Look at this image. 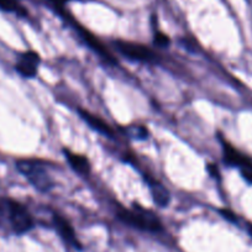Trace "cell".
<instances>
[{"label": "cell", "instance_id": "cell-9", "mask_svg": "<svg viewBox=\"0 0 252 252\" xmlns=\"http://www.w3.org/2000/svg\"><path fill=\"white\" fill-rule=\"evenodd\" d=\"M64 155H66V159L68 161V163L77 173L82 174V176H88L91 173V162L86 156L74 154L69 150H64Z\"/></svg>", "mask_w": 252, "mask_h": 252}, {"label": "cell", "instance_id": "cell-6", "mask_svg": "<svg viewBox=\"0 0 252 252\" xmlns=\"http://www.w3.org/2000/svg\"><path fill=\"white\" fill-rule=\"evenodd\" d=\"M41 62L40 55L35 51H26L18 58L15 68L24 78H33L37 73L38 64Z\"/></svg>", "mask_w": 252, "mask_h": 252}, {"label": "cell", "instance_id": "cell-11", "mask_svg": "<svg viewBox=\"0 0 252 252\" xmlns=\"http://www.w3.org/2000/svg\"><path fill=\"white\" fill-rule=\"evenodd\" d=\"M0 10L9 11V13L25 14L23 6L19 4V0H0Z\"/></svg>", "mask_w": 252, "mask_h": 252}, {"label": "cell", "instance_id": "cell-1", "mask_svg": "<svg viewBox=\"0 0 252 252\" xmlns=\"http://www.w3.org/2000/svg\"><path fill=\"white\" fill-rule=\"evenodd\" d=\"M116 217L127 226L135 227V229L142 230V231L159 232L163 230V225H162L159 218L154 212L145 209L139 204H134L131 209L119 208L116 212Z\"/></svg>", "mask_w": 252, "mask_h": 252}, {"label": "cell", "instance_id": "cell-7", "mask_svg": "<svg viewBox=\"0 0 252 252\" xmlns=\"http://www.w3.org/2000/svg\"><path fill=\"white\" fill-rule=\"evenodd\" d=\"M53 225H55L60 236L62 237V240L67 245L74 247V249H82V245L78 241V239H77V235L74 232L73 227L71 226V224L64 218H62L61 215H53Z\"/></svg>", "mask_w": 252, "mask_h": 252}, {"label": "cell", "instance_id": "cell-12", "mask_svg": "<svg viewBox=\"0 0 252 252\" xmlns=\"http://www.w3.org/2000/svg\"><path fill=\"white\" fill-rule=\"evenodd\" d=\"M127 135L135 140H145L149 137V131L142 125H131L126 130Z\"/></svg>", "mask_w": 252, "mask_h": 252}, {"label": "cell", "instance_id": "cell-4", "mask_svg": "<svg viewBox=\"0 0 252 252\" xmlns=\"http://www.w3.org/2000/svg\"><path fill=\"white\" fill-rule=\"evenodd\" d=\"M222 147V156L224 162L230 167H235L240 171L242 178L247 183L252 184V158L240 152L236 147L226 141L224 137H220Z\"/></svg>", "mask_w": 252, "mask_h": 252}, {"label": "cell", "instance_id": "cell-16", "mask_svg": "<svg viewBox=\"0 0 252 252\" xmlns=\"http://www.w3.org/2000/svg\"><path fill=\"white\" fill-rule=\"evenodd\" d=\"M249 231H250V234L252 235V225H250V226H249Z\"/></svg>", "mask_w": 252, "mask_h": 252}, {"label": "cell", "instance_id": "cell-13", "mask_svg": "<svg viewBox=\"0 0 252 252\" xmlns=\"http://www.w3.org/2000/svg\"><path fill=\"white\" fill-rule=\"evenodd\" d=\"M154 42L157 47H168L171 45V38L162 31H156L154 36Z\"/></svg>", "mask_w": 252, "mask_h": 252}, {"label": "cell", "instance_id": "cell-15", "mask_svg": "<svg viewBox=\"0 0 252 252\" xmlns=\"http://www.w3.org/2000/svg\"><path fill=\"white\" fill-rule=\"evenodd\" d=\"M66 1H68V0H56V3L58 4H63V3H66Z\"/></svg>", "mask_w": 252, "mask_h": 252}, {"label": "cell", "instance_id": "cell-14", "mask_svg": "<svg viewBox=\"0 0 252 252\" xmlns=\"http://www.w3.org/2000/svg\"><path fill=\"white\" fill-rule=\"evenodd\" d=\"M208 171H209V173L212 174V177H214V178H219L220 173H219V169H218L217 164H212V163L208 164Z\"/></svg>", "mask_w": 252, "mask_h": 252}, {"label": "cell", "instance_id": "cell-5", "mask_svg": "<svg viewBox=\"0 0 252 252\" xmlns=\"http://www.w3.org/2000/svg\"><path fill=\"white\" fill-rule=\"evenodd\" d=\"M114 45H115L116 50L127 60L146 63V64H155L159 61V56L157 55L156 51L147 47V46L141 45V43L118 40L114 42Z\"/></svg>", "mask_w": 252, "mask_h": 252}, {"label": "cell", "instance_id": "cell-2", "mask_svg": "<svg viewBox=\"0 0 252 252\" xmlns=\"http://www.w3.org/2000/svg\"><path fill=\"white\" fill-rule=\"evenodd\" d=\"M0 217L8 220L13 231L18 235L25 234L35 226L29 210L10 198H0Z\"/></svg>", "mask_w": 252, "mask_h": 252}, {"label": "cell", "instance_id": "cell-10", "mask_svg": "<svg viewBox=\"0 0 252 252\" xmlns=\"http://www.w3.org/2000/svg\"><path fill=\"white\" fill-rule=\"evenodd\" d=\"M147 183H149L150 190H151L154 202L161 208L167 207L171 197H169V192L167 190L166 187H164L163 184L159 183V182L155 181V179H150V178H147Z\"/></svg>", "mask_w": 252, "mask_h": 252}, {"label": "cell", "instance_id": "cell-3", "mask_svg": "<svg viewBox=\"0 0 252 252\" xmlns=\"http://www.w3.org/2000/svg\"><path fill=\"white\" fill-rule=\"evenodd\" d=\"M16 166L19 171L28 178V181L40 192L47 193L55 187L47 168L38 159H19Z\"/></svg>", "mask_w": 252, "mask_h": 252}, {"label": "cell", "instance_id": "cell-8", "mask_svg": "<svg viewBox=\"0 0 252 252\" xmlns=\"http://www.w3.org/2000/svg\"><path fill=\"white\" fill-rule=\"evenodd\" d=\"M79 114H81L82 119H83L89 126H91L92 129L95 130V131H98L99 134L104 135V136L106 137H113L114 135L113 130H111L110 126H109L103 119H100L99 116L93 115V114H91L89 111H86V110H79Z\"/></svg>", "mask_w": 252, "mask_h": 252}]
</instances>
